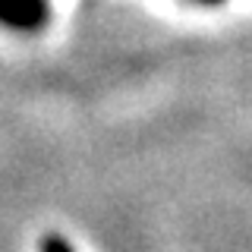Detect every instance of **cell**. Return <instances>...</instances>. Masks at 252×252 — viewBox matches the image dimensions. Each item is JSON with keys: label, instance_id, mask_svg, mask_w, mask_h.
I'll return each instance as SVG.
<instances>
[{"label": "cell", "instance_id": "1", "mask_svg": "<svg viewBox=\"0 0 252 252\" xmlns=\"http://www.w3.org/2000/svg\"><path fill=\"white\" fill-rule=\"evenodd\" d=\"M0 16L13 26H35L41 19V3L38 0H0Z\"/></svg>", "mask_w": 252, "mask_h": 252}, {"label": "cell", "instance_id": "2", "mask_svg": "<svg viewBox=\"0 0 252 252\" xmlns=\"http://www.w3.org/2000/svg\"><path fill=\"white\" fill-rule=\"evenodd\" d=\"M41 252H73V246H69L63 236H44V240H41Z\"/></svg>", "mask_w": 252, "mask_h": 252}]
</instances>
